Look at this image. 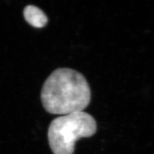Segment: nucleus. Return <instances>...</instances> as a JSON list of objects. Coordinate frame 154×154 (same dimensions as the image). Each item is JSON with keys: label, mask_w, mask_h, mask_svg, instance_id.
<instances>
[{"label": "nucleus", "mask_w": 154, "mask_h": 154, "mask_svg": "<svg viewBox=\"0 0 154 154\" xmlns=\"http://www.w3.org/2000/svg\"><path fill=\"white\" fill-rule=\"evenodd\" d=\"M43 107L52 114L67 115L82 112L91 101L89 85L83 75L69 68H59L42 85Z\"/></svg>", "instance_id": "1"}, {"label": "nucleus", "mask_w": 154, "mask_h": 154, "mask_svg": "<svg viewBox=\"0 0 154 154\" xmlns=\"http://www.w3.org/2000/svg\"><path fill=\"white\" fill-rule=\"evenodd\" d=\"M97 125L92 116L84 111L62 116L53 120L48 137L54 154H73L76 141L93 136Z\"/></svg>", "instance_id": "2"}, {"label": "nucleus", "mask_w": 154, "mask_h": 154, "mask_svg": "<svg viewBox=\"0 0 154 154\" xmlns=\"http://www.w3.org/2000/svg\"><path fill=\"white\" fill-rule=\"evenodd\" d=\"M23 14L25 20L33 27H44L48 23V17L45 12L35 6L26 7Z\"/></svg>", "instance_id": "3"}]
</instances>
